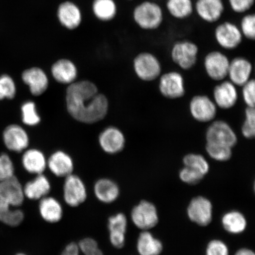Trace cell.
Returning <instances> with one entry per match:
<instances>
[{"label":"cell","instance_id":"6da1fadb","mask_svg":"<svg viewBox=\"0 0 255 255\" xmlns=\"http://www.w3.org/2000/svg\"><path fill=\"white\" fill-rule=\"evenodd\" d=\"M67 110L79 122L94 124L103 120L108 111V101L99 93L94 83L88 81L75 82L66 91Z\"/></svg>","mask_w":255,"mask_h":255},{"label":"cell","instance_id":"7a4b0ae2","mask_svg":"<svg viewBox=\"0 0 255 255\" xmlns=\"http://www.w3.org/2000/svg\"><path fill=\"white\" fill-rule=\"evenodd\" d=\"M133 18L141 29L152 31L158 29L164 21V12L158 3L145 1L136 6Z\"/></svg>","mask_w":255,"mask_h":255},{"label":"cell","instance_id":"3957f363","mask_svg":"<svg viewBox=\"0 0 255 255\" xmlns=\"http://www.w3.org/2000/svg\"><path fill=\"white\" fill-rule=\"evenodd\" d=\"M199 51V47L193 41H178L172 46L171 59L180 68L189 70L196 65Z\"/></svg>","mask_w":255,"mask_h":255},{"label":"cell","instance_id":"277c9868","mask_svg":"<svg viewBox=\"0 0 255 255\" xmlns=\"http://www.w3.org/2000/svg\"><path fill=\"white\" fill-rule=\"evenodd\" d=\"M135 74L143 81L151 82L161 74V65L157 57L149 52H142L137 55L133 62Z\"/></svg>","mask_w":255,"mask_h":255},{"label":"cell","instance_id":"5b68a950","mask_svg":"<svg viewBox=\"0 0 255 255\" xmlns=\"http://www.w3.org/2000/svg\"><path fill=\"white\" fill-rule=\"evenodd\" d=\"M24 199L23 186L15 176L0 182V209L18 208Z\"/></svg>","mask_w":255,"mask_h":255},{"label":"cell","instance_id":"8992f818","mask_svg":"<svg viewBox=\"0 0 255 255\" xmlns=\"http://www.w3.org/2000/svg\"><path fill=\"white\" fill-rule=\"evenodd\" d=\"M63 196L67 205L72 207H78L85 202L88 196L87 189L81 177L72 174L65 178Z\"/></svg>","mask_w":255,"mask_h":255},{"label":"cell","instance_id":"52a82bcc","mask_svg":"<svg viewBox=\"0 0 255 255\" xmlns=\"http://www.w3.org/2000/svg\"><path fill=\"white\" fill-rule=\"evenodd\" d=\"M206 142L218 143L233 148L238 142L235 130L228 123L218 120L213 122L206 132Z\"/></svg>","mask_w":255,"mask_h":255},{"label":"cell","instance_id":"ba28073f","mask_svg":"<svg viewBox=\"0 0 255 255\" xmlns=\"http://www.w3.org/2000/svg\"><path fill=\"white\" fill-rule=\"evenodd\" d=\"M214 35L216 42L226 50L237 49L244 37L238 25L228 21L217 25Z\"/></svg>","mask_w":255,"mask_h":255},{"label":"cell","instance_id":"9c48e42d","mask_svg":"<svg viewBox=\"0 0 255 255\" xmlns=\"http://www.w3.org/2000/svg\"><path fill=\"white\" fill-rule=\"evenodd\" d=\"M189 111L191 117L198 122L209 123L215 119L217 106L207 96L198 95L191 98Z\"/></svg>","mask_w":255,"mask_h":255},{"label":"cell","instance_id":"30bf717a","mask_svg":"<svg viewBox=\"0 0 255 255\" xmlns=\"http://www.w3.org/2000/svg\"><path fill=\"white\" fill-rule=\"evenodd\" d=\"M130 218L133 224L143 231L154 228L158 222L157 209L152 203L145 200L133 207Z\"/></svg>","mask_w":255,"mask_h":255},{"label":"cell","instance_id":"8fae6325","mask_svg":"<svg viewBox=\"0 0 255 255\" xmlns=\"http://www.w3.org/2000/svg\"><path fill=\"white\" fill-rule=\"evenodd\" d=\"M230 62L224 53L220 51H212L205 56L204 67L210 78L221 81L228 76Z\"/></svg>","mask_w":255,"mask_h":255},{"label":"cell","instance_id":"7c38bea8","mask_svg":"<svg viewBox=\"0 0 255 255\" xmlns=\"http://www.w3.org/2000/svg\"><path fill=\"white\" fill-rule=\"evenodd\" d=\"M158 87L161 95L170 100L183 97L186 92L183 76L178 72H168L161 75Z\"/></svg>","mask_w":255,"mask_h":255},{"label":"cell","instance_id":"4fadbf2b","mask_svg":"<svg viewBox=\"0 0 255 255\" xmlns=\"http://www.w3.org/2000/svg\"><path fill=\"white\" fill-rule=\"evenodd\" d=\"M2 139L8 150L21 152L29 145V136L23 127L11 124L5 128L2 133Z\"/></svg>","mask_w":255,"mask_h":255},{"label":"cell","instance_id":"5bb4252c","mask_svg":"<svg viewBox=\"0 0 255 255\" xmlns=\"http://www.w3.org/2000/svg\"><path fill=\"white\" fill-rule=\"evenodd\" d=\"M189 219L196 224L206 226L212 222L213 207L211 202L203 197H197L191 201L187 209Z\"/></svg>","mask_w":255,"mask_h":255},{"label":"cell","instance_id":"9a60e30c","mask_svg":"<svg viewBox=\"0 0 255 255\" xmlns=\"http://www.w3.org/2000/svg\"><path fill=\"white\" fill-rule=\"evenodd\" d=\"M194 8L202 20L213 23L222 18L225 7L223 0H196Z\"/></svg>","mask_w":255,"mask_h":255},{"label":"cell","instance_id":"2e32d148","mask_svg":"<svg viewBox=\"0 0 255 255\" xmlns=\"http://www.w3.org/2000/svg\"><path fill=\"white\" fill-rule=\"evenodd\" d=\"M99 143L102 149L110 154H116L125 147L126 138L121 130L115 127L105 129L99 136Z\"/></svg>","mask_w":255,"mask_h":255},{"label":"cell","instance_id":"e0dca14e","mask_svg":"<svg viewBox=\"0 0 255 255\" xmlns=\"http://www.w3.org/2000/svg\"><path fill=\"white\" fill-rule=\"evenodd\" d=\"M238 92L237 86L231 81H223L213 90V101L217 107L223 110H229L237 104Z\"/></svg>","mask_w":255,"mask_h":255},{"label":"cell","instance_id":"ac0fdd59","mask_svg":"<svg viewBox=\"0 0 255 255\" xmlns=\"http://www.w3.org/2000/svg\"><path fill=\"white\" fill-rule=\"evenodd\" d=\"M253 66L250 60L243 57H237L230 62L228 76L237 87H242L251 79Z\"/></svg>","mask_w":255,"mask_h":255},{"label":"cell","instance_id":"d6986e66","mask_svg":"<svg viewBox=\"0 0 255 255\" xmlns=\"http://www.w3.org/2000/svg\"><path fill=\"white\" fill-rule=\"evenodd\" d=\"M47 167L55 176L65 178L73 174L74 162L68 153L63 151H56L48 158Z\"/></svg>","mask_w":255,"mask_h":255},{"label":"cell","instance_id":"ffe728a7","mask_svg":"<svg viewBox=\"0 0 255 255\" xmlns=\"http://www.w3.org/2000/svg\"><path fill=\"white\" fill-rule=\"evenodd\" d=\"M127 226V219L123 213H117L108 219L110 241L114 248L121 249L125 245Z\"/></svg>","mask_w":255,"mask_h":255},{"label":"cell","instance_id":"44dd1931","mask_svg":"<svg viewBox=\"0 0 255 255\" xmlns=\"http://www.w3.org/2000/svg\"><path fill=\"white\" fill-rule=\"evenodd\" d=\"M22 80L29 87L30 92L34 96L42 95L49 86V79L43 70L33 67L25 70L22 73Z\"/></svg>","mask_w":255,"mask_h":255},{"label":"cell","instance_id":"7402d4cb","mask_svg":"<svg viewBox=\"0 0 255 255\" xmlns=\"http://www.w3.org/2000/svg\"><path fill=\"white\" fill-rule=\"evenodd\" d=\"M22 165L27 173L35 175L43 174L47 167V159L38 149H27L21 158Z\"/></svg>","mask_w":255,"mask_h":255},{"label":"cell","instance_id":"603a6c76","mask_svg":"<svg viewBox=\"0 0 255 255\" xmlns=\"http://www.w3.org/2000/svg\"><path fill=\"white\" fill-rule=\"evenodd\" d=\"M49 178L44 174L36 175L23 186L25 198L31 200H40L49 196L51 190Z\"/></svg>","mask_w":255,"mask_h":255},{"label":"cell","instance_id":"cb8c5ba5","mask_svg":"<svg viewBox=\"0 0 255 255\" xmlns=\"http://www.w3.org/2000/svg\"><path fill=\"white\" fill-rule=\"evenodd\" d=\"M94 191L96 198L105 204L114 202L119 198L120 194L119 185L108 178H100L96 181Z\"/></svg>","mask_w":255,"mask_h":255},{"label":"cell","instance_id":"d4e9b609","mask_svg":"<svg viewBox=\"0 0 255 255\" xmlns=\"http://www.w3.org/2000/svg\"><path fill=\"white\" fill-rule=\"evenodd\" d=\"M39 201V214L44 221L49 223H56L61 221L63 209L58 200L55 197L47 196Z\"/></svg>","mask_w":255,"mask_h":255},{"label":"cell","instance_id":"484cf974","mask_svg":"<svg viewBox=\"0 0 255 255\" xmlns=\"http://www.w3.org/2000/svg\"><path fill=\"white\" fill-rule=\"evenodd\" d=\"M51 72L57 82L63 84H71L75 82L78 76V70L71 60L60 59L52 66Z\"/></svg>","mask_w":255,"mask_h":255},{"label":"cell","instance_id":"4316f807","mask_svg":"<svg viewBox=\"0 0 255 255\" xmlns=\"http://www.w3.org/2000/svg\"><path fill=\"white\" fill-rule=\"evenodd\" d=\"M61 255H104L94 239L86 238L78 243L71 242L67 245Z\"/></svg>","mask_w":255,"mask_h":255},{"label":"cell","instance_id":"83f0119b","mask_svg":"<svg viewBox=\"0 0 255 255\" xmlns=\"http://www.w3.org/2000/svg\"><path fill=\"white\" fill-rule=\"evenodd\" d=\"M57 15L60 23L69 29L78 27L81 22V13L79 8L71 2H66L60 5Z\"/></svg>","mask_w":255,"mask_h":255},{"label":"cell","instance_id":"f1b7e54d","mask_svg":"<svg viewBox=\"0 0 255 255\" xmlns=\"http://www.w3.org/2000/svg\"><path fill=\"white\" fill-rule=\"evenodd\" d=\"M136 248L140 255H159L163 246L161 242L153 237L150 233L144 231L139 236Z\"/></svg>","mask_w":255,"mask_h":255},{"label":"cell","instance_id":"f546056e","mask_svg":"<svg viewBox=\"0 0 255 255\" xmlns=\"http://www.w3.org/2000/svg\"><path fill=\"white\" fill-rule=\"evenodd\" d=\"M165 5L168 13L177 20L189 18L194 11L192 0H167Z\"/></svg>","mask_w":255,"mask_h":255},{"label":"cell","instance_id":"4dcf8cb0","mask_svg":"<svg viewBox=\"0 0 255 255\" xmlns=\"http://www.w3.org/2000/svg\"><path fill=\"white\" fill-rule=\"evenodd\" d=\"M222 225L225 230L232 234H239L247 228V222L241 213L232 211L226 213L222 218Z\"/></svg>","mask_w":255,"mask_h":255},{"label":"cell","instance_id":"1f68e13d","mask_svg":"<svg viewBox=\"0 0 255 255\" xmlns=\"http://www.w3.org/2000/svg\"><path fill=\"white\" fill-rule=\"evenodd\" d=\"M94 12L100 20H112L116 15L117 7L113 0H95Z\"/></svg>","mask_w":255,"mask_h":255},{"label":"cell","instance_id":"d6a6232c","mask_svg":"<svg viewBox=\"0 0 255 255\" xmlns=\"http://www.w3.org/2000/svg\"><path fill=\"white\" fill-rule=\"evenodd\" d=\"M24 219V212L17 207L0 209V221L6 225L16 227L23 222Z\"/></svg>","mask_w":255,"mask_h":255},{"label":"cell","instance_id":"836d02e7","mask_svg":"<svg viewBox=\"0 0 255 255\" xmlns=\"http://www.w3.org/2000/svg\"><path fill=\"white\" fill-rule=\"evenodd\" d=\"M206 149L210 157L218 161H226L232 157V148L218 143L206 142Z\"/></svg>","mask_w":255,"mask_h":255},{"label":"cell","instance_id":"e575fe53","mask_svg":"<svg viewBox=\"0 0 255 255\" xmlns=\"http://www.w3.org/2000/svg\"><path fill=\"white\" fill-rule=\"evenodd\" d=\"M22 121L25 125L36 126L40 122L41 118L38 114L36 104L34 102L27 101L22 105Z\"/></svg>","mask_w":255,"mask_h":255},{"label":"cell","instance_id":"d590c367","mask_svg":"<svg viewBox=\"0 0 255 255\" xmlns=\"http://www.w3.org/2000/svg\"><path fill=\"white\" fill-rule=\"evenodd\" d=\"M183 163L185 166L199 171L205 175L209 171V164L206 158L198 154H189L184 156Z\"/></svg>","mask_w":255,"mask_h":255},{"label":"cell","instance_id":"8d00e7d4","mask_svg":"<svg viewBox=\"0 0 255 255\" xmlns=\"http://www.w3.org/2000/svg\"><path fill=\"white\" fill-rule=\"evenodd\" d=\"M16 86L10 76L2 75L0 76V100H12L16 94Z\"/></svg>","mask_w":255,"mask_h":255},{"label":"cell","instance_id":"74e56055","mask_svg":"<svg viewBox=\"0 0 255 255\" xmlns=\"http://www.w3.org/2000/svg\"><path fill=\"white\" fill-rule=\"evenodd\" d=\"M242 135L247 139H253L255 135V108L247 107L245 110V119L242 126Z\"/></svg>","mask_w":255,"mask_h":255},{"label":"cell","instance_id":"f35d334b","mask_svg":"<svg viewBox=\"0 0 255 255\" xmlns=\"http://www.w3.org/2000/svg\"><path fill=\"white\" fill-rule=\"evenodd\" d=\"M240 28L242 36L247 39L254 40L255 39V15L245 14L241 21Z\"/></svg>","mask_w":255,"mask_h":255},{"label":"cell","instance_id":"ab89813d","mask_svg":"<svg viewBox=\"0 0 255 255\" xmlns=\"http://www.w3.org/2000/svg\"><path fill=\"white\" fill-rule=\"evenodd\" d=\"M13 162L5 153L0 154V182L14 176Z\"/></svg>","mask_w":255,"mask_h":255},{"label":"cell","instance_id":"60d3db41","mask_svg":"<svg viewBox=\"0 0 255 255\" xmlns=\"http://www.w3.org/2000/svg\"><path fill=\"white\" fill-rule=\"evenodd\" d=\"M180 177L184 183L196 184L203 179L204 175L192 168L185 166L180 172Z\"/></svg>","mask_w":255,"mask_h":255},{"label":"cell","instance_id":"b9f144b4","mask_svg":"<svg viewBox=\"0 0 255 255\" xmlns=\"http://www.w3.org/2000/svg\"><path fill=\"white\" fill-rule=\"evenodd\" d=\"M242 87V97L247 107L255 108V82L254 79H250Z\"/></svg>","mask_w":255,"mask_h":255},{"label":"cell","instance_id":"7bdbcfd3","mask_svg":"<svg viewBox=\"0 0 255 255\" xmlns=\"http://www.w3.org/2000/svg\"><path fill=\"white\" fill-rule=\"evenodd\" d=\"M232 11L237 14H244L253 7L255 0H229Z\"/></svg>","mask_w":255,"mask_h":255},{"label":"cell","instance_id":"ee69618b","mask_svg":"<svg viewBox=\"0 0 255 255\" xmlns=\"http://www.w3.org/2000/svg\"><path fill=\"white\" fill-rule=\"evenodd\" d=\"M206 255H229L227 245L221 241H212L207 245Z\"/></svg>","mask_w":255,"mask_h":255},{"label":"cell","instance_id":"f6af8a7d","mask_svg":"<svg viewBox=\"0 0 255 255\" xmlns=\"http://www.w3.org/2000/svg\"><path fill=\"white\" fill-rule=\"evenodd\" d=\"M235 255H255L254 252L248 249L244 248L239 250Z\"/></svg>","mask_w":255,"mask_h":255},{"label":"cell","instance_id":"bcb514c9","mask_svg":"<svg viewBox=\"0 0 255 255\" xmlns=\"http://www.w3.org/2000/svg\"><path fill=\"white\" fill-rule=\"evenodd\" d=\"M16 255H25V254H24L23 253H19V254H17Z\"/></svg>","mask_w":255,"mask_h":255}]
</instances>
